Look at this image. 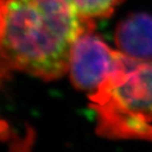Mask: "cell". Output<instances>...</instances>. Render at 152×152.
Returning a JSON list of instances; mask_svg holds the SVG:
<instances>
[{"label": "cell", "instance_id": "6da1fadb", "mask_svg": "<svg viewBox=\"0 0 152 152\" xmlns=\"http://www.w3.org/2000/svg\"><path fill=\"white\" fill-rule=\"evenodd\" d=\"M94 28L70 0H7L3 51L13 69L54 80L69 70L77 38Z\"/></svg>", "mask_w": 152, "mask_h": 152}, {"label": "cell", "instance_id": "7a4b0ae2", "mask_svg": "<svg viewBox=\"0 0 152 152\" xmlns=\"http://www.w3.org/2000/svg\"><path fill=\"white\" fill-rule=\"evenodd\" d=\"M89 97L102 135L152 140V60L115 51L112 71Z\"/></svg>", "mask_w": 152, "mask_h": 152}, {"label": "cell", "instance_id": "3957f363", "mask_svg": "<svg viewBox=\"0 0 152 152\" xmlns=\"http://www.w3.org/2000/svg\"><path fill=\"white\" fill-rule=\"evenodd\" d=\"M115 51L92 32L83 34L74 42L69 71L74 87L80 91L95 92L108 77L114 66Z\"/></svg>", "mask_w": 152, "mask_h": 152}, {"label": "cell", "instance_id": "277c9868", "mask_svg": "<svg viewBox=\"0 0 152 152\" xmlns=\"http://www.w3.org/2000/svg\"><path fill=\"white\" fill-rule=\"evenodd\" d=\"M115 43L121 52L140 60H152V16L136 13L119 22Z\"/></svg>", "mask_w": 152, "mask_h": 152}, {"label": "cell", "instance_id": "5b68a950", "mask_svg": "<svg viewBox=\"0 0 152 152\" xmlns=\"http://www.w3.org/2000/svg\"><path fill=\"white\" fill-rule=\"evenodd\" d=\"M83 16L88 18H106L124 0H70Z\"/></svg>", "mask_w": 152, "mask_h": 152}, {"label": "cell", "instance_id": "8992f818", "mask_svg": "<svg viewBox=\"0 0 152 152\" xmlns=\"http://www.w3.org/2000/svg\"><path fill=\"white\" fill-rule=\"evenodd\" d=\"M5 15H7V0H0V87L7 79L13 70L3 51V35L5 28Z\"/></svg>", "mask_w": 152, "mask_h": 152}]
</instances>
